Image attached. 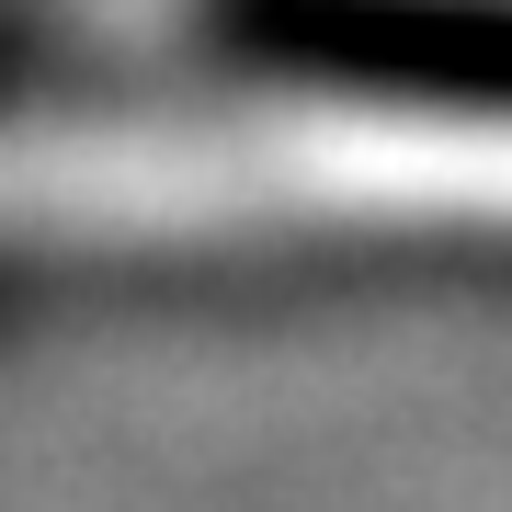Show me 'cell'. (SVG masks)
I'll list each match as a JSON object with an SVG mask.
<instances>
[{
    "label": "cell",
    "instance_id": "6da1fadb",
    "mask_svg": "<svg viewBox=\"0 0 512 512\" xmlns=\"http://www.w3.org/2000/svg\"><path fill=\"white\" fill-rule=\"evenodd\" d=\"M228 35L330 92L512 114V0H228Z\"/></svg>",
    "mask_w": 512,
    "mask_h": 512
}]
</instances>
